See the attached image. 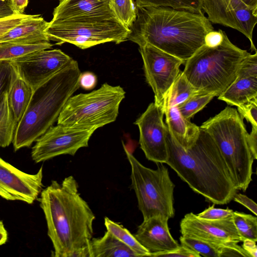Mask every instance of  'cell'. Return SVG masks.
I'll return each instance as SVG.
<instances>
[{
  "label": "cell",
  "mask_w": 257,
  "mask_h": 257,
  "mask_svg": "<svg viewBox=\"0 0 257 257\" xmlns=\"http://www.w3.org/2000/svg\"><path fill=\"white\" fill-rule=\"evenodd\" d=\"M250 8L257 9V0H241Z\"/></svg>",
  "instance_id": "47"
},
{
  "label": "cell",
  "mask_w": 257,
  "mask_h": 257,
  "mask_svg": "<svg viewBox=\"0 0 257 257\" xmlns=\"http://www.w3.org/2000/svg\"><path fill=\"white\" fill-rule=\"evenodd\" d=\"M202 10L211 23L228 27L243 34L256 52L252 40L257 23V9L246 6L241 0H203Z\"/></svg>",
  "instance_id": "13"
},
{
  "label": "cell",
  "mask_w": 257,
  "mask_h": 257,
  "mask_svg": "<svg viewBox=\"0 0 257 257\" xmlns=\"http://www.w3.org/2000/svg\"><path fill=\"white\" fill-rule=\"evenodd\" d=\"M52 46L50 42L36 44L0 43V61H12L36 51L49 49Z\"/></svg>",
  "instance_id": "26"
},
{
  "label": "cell",
  "mask_w": 257,
  "mask_h": 257,
  "mask_svg": "<svg viewBox=\"0 0 257 257\" xmlns=\"http://www.w3.org/2000/svg\"><path fill=\"white\" fill-rule=\"evenodd\" d=\"M89 247L90 257H139L108 230L100 238H92Z\"/></svg>",
  "instance_id": "23"
},
{
  "label": "cell",
  "mask_w": 257,
  "mask_h": 257,
  "mask_svg": "<svg viewBox=\"0 0 257 257\" xmlns=\"http://www.w3.org/2000/svg\"><path fill=\"white\" fill-rule=\"evenodd\" d=\"M46 219L55 257H90L95 216L72 176L53 180L37 198Z\"/></svg>",
  "instance_id": "1"
},
{
  "label": "cell",
  "mask_w": 257,
  "mask_h": 257,
  "mask_svg": "<svg viewBox=\"0 0 257 257\" xmlns=\"http://www.w3.org/2000/svg\"><path fill=\"white\" fill-rule=\"evenodd\" d=\"M125 92L120 86L107 83L87 93L71 96L57 119L58 124L73 127L94 128L114 121Z\"/></svg>",
  "instance_id": "7"
},
{
  "label": "cell",
  "mask_w": 257,
  "mask_h": 257,
  "mask_svg": "<svg viewBox=\"0 0 257 257\" xmlns=\"http://www.w3.org/2000/svg\"><path fill=\"white\" fill-rule=\"evenodd\" d=\"M17 124L6 91L0 96V147H7L12 143Z\"/></svg>",
  "instance_id": "24"
},
{
  "label": "cell",
  "mask_w": 257,
  "mask_h": 257,
  "mask_svg": "<svg viewBox=\"0 0 257 257\" xmlns=\"http://www.w3.org/2000/svg\"><path fill=\"white\" fill-rule=\"evenodd\" d=\"M237 111L242 118H245L252 126L257 127V99L238 107Z\"/></svg>",
  "instance_id": "36"
},
{
  "label": "cell",
  "mask_w": 257,
  "mask_h": 257,
  "mask_svg": "<svg viewBox=\"0 0 257 257\" xmlns=\"http://www.w3.org/2000/svg\"><path fill=\"white\" fill-rule=\"evenodd\" d=\"M197 94L196 90L180 71L167 94L163 107L164 112L167 108L177 106Z\"/></svg>",
  "instance_id": "25"
},
{
  "label": "cell",
  "mask_w": 257,
  "mask_h": 257,
  "mask_svg": "<svg viewBox=\"0 0 257 257\" xmlns=\"http://www.w3.org/2000/svg\"><path fill=\"white\" fill-rule=\"evenodd\" d=\"M250 53L234 45L225 33L214 47L202 45L185 63L183 73L198 94L219 96L236 79L242 61Z\"/></svg>",
  "instance_id": "5"
},
{
  "label": "cell",
  "mask_w": 257,
  "mask_h": 257,
  "mask_svg": "<svg viewBox=\"0 0 257 257\" xmlns=\"http://www.w3.org/2000/svg\"><path fill=\"white\" fill-rule=\"evenodd\" d=\"M111 15L110 0H59L52 21Z\"/></svg>",
  "instance_id": "18"
},
{
  "label": "cell",
  "mask_w": 257,
  "mask_h": 257,
  "mask_svg": "<svg viewBox=\"0 0 257 257\" xmlns=\"http://www.w3.org/2000/svg\"><path fill=\"white\" fill-rule=\"evenodd\" d=\"M248 147L253 160L257 159V127L252 126L247 137Z\"/></svg>",
  "instance_id": "42"
},
{
  "label": "cell",
  "mask_w": 257,
  "mask_h": 257,
  "mask_svg": "<svg viewBox=\"0 0 257 257\" xmlns=\"http://www.w3.org/2000/svg\"><path fill=\"white\" fill-rule=\"evenodd\" d=\"M201 256L198 252L189 248L183 245H180L173 250L157 253L155 255L154 257H200Z\"/></svg>",
  "instance_id": "38"
},
{
  "label": "cell",
  "mask_w": 257,
  "mask_h": 257,
  "mask_svg": "<svg viewBox=\"0 0 257 257\" xmlns=\"http://www.w3.org/2000/svg\"><path fill=\"white\" fill-rule=\"evenodd\" d=\"M139 47L146 80L154 93V102L163 107L169 91L181 71L180 67L185 61L149 44Z\"/></svg>",
  "instance_id": "10"
},
{
  "label": "cell",
  "mask_w": 257,
  "mask_h": 257,
  "mask_svg": "<svg viewBox=\"0 0 257 257\" xmlns=\"http://www.w3.org/2000/svg\"><path fill=\"white\" fill-rule=\"evenodd\" d=\"M236 77H257V52L250 54L242 61Z\"/></svg>",
  "instance_id": "33"
},
{
  "label": "cell",
  "mask_w": 257,
  "mask_h": 257,
  "mask_svg": "<svg viewBox=\"0 0 257 257\" xmlns=\"http://www.w3.org/2000/svg\"><path fill=\"white\" fill-rule=\"evenodd\" d=\"M130 31L114 15L51 20L45 30L56 44L68 43L82 49L106 42L119 44L127 40Z\"/></svg>",
  "instance_id": "9"
},
{
  "label": "cell",
  "mask_w": 257,
  "mask_h": 257,
  "mask_svg": "<svg viewBox=\"0 0 257 257\" xmlns=\"http://www.w3.org/2000/svg\"><path fill=\"white\" fill-rule=\"evenodd\" d=\"M130 29L127 40L139 46L151 45L185 62L214 30L202 12L164 7H137V18Z\"/></svg>",
  "instance_id": "2"
},
{
  "label": "cell",
  "mask_w": 257,
  "mask_h": 257,
  "mask_svg": "<svg viewBox=\"0 0 257 257\" xmlns=\"http://www.w3.org/2000/svg\"><path fill=\"white\" fill-rule=\"evenodd\" d=\"M75 61L60 49H45L11 62L20 76L34 91Z\"/></svg>",
  "instance_id": "12"
},
{
  "label": "cell",
  "mask_w": 257,
  "mask_h": 257,
  "mask_svg": "<svg viewBox=\"0 0 257 257\" xmlns=\"http://www.w3.org/2000/svg\"><path fill=\"white\" fill-rule=\"evenodd\" d=\"M180 226L182 235L216 242L243 241L234 226L232 216L208 220L190 212L182 219Z\"/></svg>",
  "instance_id": "16"
},
{
  "label": "cell",
  "mask_w": 257,
  "mask_h": 257,
  "mask_svg": "<svg viewBox=\"0 0 257 257\" xmlns=\"http://www.w3.org/2000/svg\"><path fill=\"white\" fill-rule=\"evenodd\" d=\"M164 114L166 124L176 142L185 149L191 147L199 136L200 126L183 116L177 106L167 108Z\"/></svg>",
  "instance_id": "20"
},
{
  "label": "cell",
  "mask_w": 257,
  "mask_h": 257,
  "mask_svg": "<svg viewBox=\"0 0 257 257\" xmlns=\"http://www.w3.org/2000/svg\"><path fill=\"white\" fill-rule=\"evenodd\" d=\"M233 199L235 202L245 206L255 215L257 214V205L250 198L241 193H235Z\"/></svg>",
  "instance_id": "41"
},
{
  "label": "cell",
  "mask_w": 257,
  "mask_h": 257,
  "mask_svg": "<svg viewBox=\"0 0 257 257\" xmlns=\"http://www.w3.org/2000/svg\"><path fill=\"white\" fill-rule=\"evenodd\" d=\"M164 115L163 107L152 102L135 122L139 128L141 149L148 160L156 163H166L168 159Z\"/></svg>",
  "instance_id": "14"
},
{
  "label": "cell",
  "mask_w": 257,
  "mask_h": 257,
  "mask_svg": "<svg viewBox=\"0 0 257 257\" xmlns=\"http://www.w3.org/2000/svg\"><path fill=\"white\" fill-rule=\"evenodd\" d=\"M80 73L75 61L34 91L15 130V151L30 147L57 120L68 99L79 88Z\"/></svg>",
  "instance_id": "4"
},
{
  "label": "cell",
  "mask_w": 257,
  "mask_h": 257,
  "mask_svg": "<svg viewBox=\"0 0 257 257\" xmlns=\"http://www.w3.org/2000/svg\"><path fill=\"white\" fill-rule=\"evenodd\" d=\"M214 97L215 95L213 94L195 95L177 105V107L183 116L190 120Z\"/></svg>",
  "instance_id": "32"
},
{
  "label": "cell",
  "mask_w": 257,
  "mask_h": 257,
  "mask_svg": "<svg viewBox=\"0 0 257 257\" xmlns=\"http://www.w3.org/2000/svg\"><path fill=\"white\" fill-rule=\"evenodd\" d=\"M218 97L219 100L237 107L257 99V77H236Z\"/></svg>",
  "instance_id": "21"
},
{
  "label": "cell",
  "mask_w": 257,
  "mask_h": 257,
  "mask_svg": "<svg viewBox=\"0 0 257 257\" xmlns=\"http://www.w3.org/2000/svg\"><path fill=\"white\" fill-rule=\"evenodd\" d=\"M122 145L131 167V185L144 219L157 216L168 219L173 218L175 215V185L170 177L168 168L161 163H156V170L145 167L123 143Z\"/></svg>",
  "instance_id": "8"
},
{
  "label": "cell",
  "mask_w": 257,
  "mask_h": 257,
  "mask_svg": "<svg viewBox=\"0 0 257 257\" xmlns=\"http://www.w3.org/2000/svg\"><path fill=\"white\" fill-rule=\"evenodd\" d=\"M232 220L234 226L243 240L249 239L257 241V218L250 214L233 212Z\"/></svg>",
  "instance_id": "31"
},
{
  "label": "cell",
  "mask_w": 257,
  "mask_h": 257,
  "mask_svg": "<svg viewBox=\"0 0 257 257\" xmlns=\"http://www.w3.org/2000/svg\"><path fill=\"white\" fill-rule=\"evenodd\" d=\"M49 25L40 15H31L10 30L0 43L36 44L50 42L45 30Z\"/></svg>",
  "instance_id": "19"
},
{
  "label": "cell",
  "mask_w": 257,
  "mask_h": 257,
  "mask_svg": "<svg viewBox=\"0 0 257 257\" xmlns=\"http://www.w3.org/2000/svg\"><path fill=\"white\" fill-rule=\"evenodd\" d=\"M97 78L95 74L86 71L81 73L79 77V85L86 90L93 89L96 86Z\"/></svg>",
  "instance_id": "39"
},
{
  "label": "cell",
  "mask_w": 257,
  "mask_h": 257,
  "mask_svg": "<svg viewBox=\"0 0 257 257\" xmlns=\"http://www.w3.org/2000/svg\"><path fill=\"white\" fill-rule=\"evenodd\" d=\"M34 90L18 74L14 72L8 91L10 107L17 122L20 121L31 100Z\"/></svg>",
  "instance_id": "22"
},
{
  "label": "cell",
  "mask_w": 257,
  "mask_h": 257,
  "mask_svg": "<svg viewBox=\"0 0 257 257\" xmlns=\"http://www.w3.org/2000/svg\"><path fill=\"white\" fill-rule=\"evenodd\" d=\"M95 130L60 124L52 126L35 141L32 148V158L38 163L61 155L74 156L79 149L88 147Z\"/></svg>",
  "instance_id": "11"
},
{
  "label": "cell",
  "mask_w": 257,
  "mask_h": 257,
  "mask_svg": "<svg viewBox=\"0 0 257 257\" xmlns=\"http://www.w3.org/2000/svg\"><path fill=\"white\" fill-rule=\"evenodd\" d=\"M200 128L211 137L219 150L237 190L245 191L252 180L253 159L243 118L236 108L226 107Z\"/></svg>",
  "instance_id": "6"
},
{
  "label": "cell",
  "mask_w": 257,
  "mask_h": 257,
  "mask_svg": "<svg viewBox=\"0 0 257 257\" xmlns=\"http://www.w3.org/2000/svg\"><path fill=\"white\" fill-rule=\"evenodd\" d=\"M14 72V67L10 61H0V96L8 91Z\"/></svg>",
  "instance_id": "34"
},
{
  "label": "cell",
  "mask_w": 257,
  "mask_h": 257,
  "mask_svg": "<svg viewBox=\"0 0 257 257\" xmlns=\"http://www.w3.org/2000/svg\"><path fill=\"white\" fill-rule=\"evenodd\" d=\"M233 212L232 210L228 208H215L214 205H213L197 214V216L204 219L219 220L232 216Z\"/></svg>",
  "instance_id": "35"
},
{
  "label": "cell",
  "mask_w": 257,
  "mask_h": 257,
  "mask_svg": "<svg viewBox=\"0 0 257 257\" xmlns=\"http://www.w3.org/2000/svg\"><path fill=\"white\" fill-rule=\"evenodd\" d=\"M168 220L160 216L144 219L134 235L149 251V256L173 250L180 245L170 233Z\"/></svg>",
  "instance_id": "17"
},
{
  "label": "cell",
  "mask_w": 257,
  "mask_h": 257,
  "mask_svg": "<svg viewBox=\"0 0 257 257\" xmlns=\"http://www.w3.org/2000/svg\"><path fill=\"white\" fill-rule=\"evenodd\" d=\"M28 0H11L12 8L16 14H23L28 4Z\"/></svg>",
  "instance_id": "45"
},
{
  "label": "cell",
  "mask_w": 257,
  "mask_h": 257,
  "mask_svg": "<svg viewBox=\"0 0 257 257\" xmlns=\"http://www.w3.org/2000/svg\"><path fill=\"white\" fill-rule=\"evenodd\" d=\"M168 159L166 164L196 193L214 204H225L237 190L226 164L214 141L200 128L199 136L185 149L174 139L167 126Z\"/></svg>",
  "instance_id": "3"
},
{
  "label": "cell",
  "mask_w": 257,
  "mask_h": 257,
  "mask_svg": "<svg viewBox=\"0 0 257 257\" xmlns=\"http://www.w3.org/2000/svg\"><path fill=\"white\" fill-rule=\"evenodd\" d=\"M30 15L16 14L14 16L0 19V39L10 30L19 24L24 19Z\"/></svg>",
  "instance_id": "37"
},
{
  "label": "cell",
  "mask_w": 257,
  "mask_h": 257,
  "mask_svg": "<svg viewBox=\"0 0 257 257\" xmlns=\"http://www.w3.org/2000/svg\"><path fill=\"white\" fill-rule=\"evenodd\" d=\"M203 0H136L138 7H164L192 12H202Z\"/></svg>",
  "instance_id": "29"
},
{
  "label": "cell",
  "mask_w": 257,
  "mask_h": 257,
  "mask_svg": "<svg viewBox=\"0 0 257 257\" xmlns=\"http://www.w3.org/2000/svg\"><path fill=\"white\" fill-rule=\"evenodd\" d=\"M16 15L14 11L11 0H0V19Z\"/></svg>",
  "instance_id": "43"
},
{
  "label": "cell",
  "mask_w": 257,
  "mask_h": 257,
  "mask_svg": "<svg viewBox=\"0 0 257 257\" xmlns=\"http://www.w3.org/2000/svg\"><path fill=\"white\" fill-rule=\"evenodd\" d=\"M43 168L29 174L16 168L0 157V196L9 201L32 204L43 190Z\"/></svg>",
  "instance_id": "15"
},
{
  "label": "cell",
  "mask_w": 257,
  "mask_h": 257,
  "mask_svg": "<svg viewBox=\"0 0 257 257\" xmlns=\"http://www.w3.org/2000/svg\"><path fill=\"white\" fill-rule=\"evenodd\" d=\"M181 245L206 257H221L224 243L226 242H216L191 236L181 235Z\"/></svg>",
  "instance_id": "28"
},
{
  "label": "cell",
  "mask_w": 257,
  "mask_h": 257,
  "mask_svg": "<svg viewBox=\"0 0 257 257\" xmlns=\"http://www.w3.org/2000/svg\"><path fill=\"white\" fill-rule=\"evenodd\" d=\"M110 7L116 19L130 29L137 16V7L134 1L110 0Z\"/></svg>",
  "instance_id": "30"
},
{
  "label": "cell",
  "mask_w": 257,
  "mask_h": 257,
  "mask_svg": "<svg viewBox=\"0 0 257 257\" xmlns=\"http://www.w3.org/2000/svg\"><path fill=\"white\" fill-rule=\"evenodd\" d=\"M224 32L220 29L213 30L208 33L204 38V45L209 47H214L222 42Z\"/></svg>",
  "instance_id": "40"
},
{
  "label": "cell",
  "mask_w": 257,
  "mask_h": 257,
  "mask_svg": "<svg viewBox=\"0 0 257 257\" xmlns=\"http://www.w3.org/2000/svg\"><path fill=\"white\" fill-rule=\"evenodd\" d=\"M242 242V248L249 254L250 257H256L257 246L256 241L249 239H245Z\"/></svg>",
  "instance_id": "44"
},
{
  "label": "cell",
  "mask_w": 257,
  "mask_h": 257,
  "mask_svg": "<svg viewBox=\"0 0 257 257\" xmlns=\"http://www.w3.org/2000/svg\"><path fill=\"white\" fill-rule=\"evenodd\" d=\"M8 238V233L5 227L4 224L0 220V246L5 244Z\"/></svg>",
  "instance_id": "46"
},
{
  "label": "cell",
  "mask_w": 257,
  "mask_h": 257,
  "mask_svg": "<svg viewBox=\"0 0 257 257\" xmlns=\"http://www.w3.org/2000/svg\"><path fill=\"white\" fill-rule=\"evenodd\" d=\"M104 225L107 230L126 245L139 256H149L150 253L147 249L138 241L134 235L121 225L105 217Z\"/></svg>",
  "instance_id": "27"
}]
</instances>
